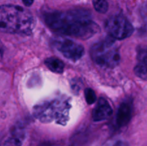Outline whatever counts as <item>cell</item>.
Wrapping results in <instances>:
<instances>
[{"mask_svg": "<svg viewBox=\"0 0 147 146\" xmlns=\"http://www.w3.org/2000/svg\"><path fill=\"white\" fill-rule=\"evenodd\" d=\"M44 20L53 31L76 38L88 39L100 29L90 13L83 9L46 12Z\"/></svg>", "mask_w": 147, "mask_h": 146, "instance_id": "cell-1", "label": "cell"}, {"mask_svg": "<svg viewBox=\"0 0 147 146\" xmlns=\"http://www.w3.org/2000/svg\"><path fill=\"white\" fill-rule=\"evenodd\" d=\"M1 31L9 34H28L32 32L34 19L32 14L20 6L5 4L0 9Z\"/></svg>", "mask_w": 147, "mask_h": 146, "instance_id": "cell-2", "label": "cell"}, {"mask_svg": "<svg viewBox=\"0 0 147 146\" xmlns=\"http://www.w3.org/2000/svg\"><path fill=\"white\" fill-rule=\"evenodd\" d=\"M70 99L60 96L36 104L33 107V115L42 123L55 122L57 124L65 125L70 117Z\"/></svg>", "mask_w": 147, "mask_h": 146, "instance_id": "cell-3", "label": "cell"}, {"mask_svg": "<svg viewBox=\"0 0 147 146\" xmlns=\"http://www.w3.org/2000/svg\"><path fill=\"white\" fill-rule=\"evenodd\" d=\"M90 56L95 63L106 68H114L121 60L119 48L112 37L95 43L90 48Z\"/></svg>", "mask_w": 147, "mask_h": 146, "instance_id": "cell-4", "label": "cell"}, {"mask_svg": "<svg viewBox=\"0 0 147 146\" xmlns=\"http://www.w3.org/2000/svg\"><path fill=\"white\" fill-rule=\"evenodd\" d=\"M105 29L111 37L116 40H124L130 37L134 32L133 25L123 15L118 14L108 19Z\"/></svg>", "mask_w": 147, "mask_h": 146, "instance_id": "cell-5", "label": "cell"}, {"mask_svg": "<svg viewBox=\"0 0 147 146\" xmlns=\"http://www.w3.org/2000/svg\"><path fill=\"white\" fill-rule=\"evenodd\" d=\"M53 45L65 58L73 62L80 60L84 54L83 46L70 39L56 37L53 38Z\"/></svg>", "mask_w": 147, "mask_h": 146, "instance_id": "cell-6", "label": "cell"}, {"mask_svg": "<svg viewBox=\"0 0 147 146\" xmlns=\"http://www.w3.org/2000/svg\"><path fill=\"white\" fill-rule=\"evenodd\" d=\"M137 62L135 65V74L142 80H147V46L139 47L137 50Z\"/></svg>", "mask_w": 147, "mask_h": 146, "instance_id": "cell-7", "label": "cell"}, {"mask_svg": "<svg viewBox=\"0 0 147 146\" xmlns=\"http://www.w3.org/2000/svg\"><path fill=\"white\" fill-rule=\"evenodd\" d=\"M113 113V109L105 98L100 97L98 101L97 104L93 110V121L100 122L109 118Z\"/></svg>", "mask_w": 147, "mask_h": 146, "instance_id": "cell-8", "label": "cell"}, {"mask_svg": "<svg viewBox=\"0 0 147 146\" xmlns=\"http://www.w3.org/2000/svg\"><path fill=\"white\" fill-rule=\"evenodd\" d=\"M132 117L131 102H123L120 104L116 117V125L118 127H123L128 125Z\"/></svg>", "mask_w": 147, "mask_h": 146, "instance_id": "cell-9", "label": "cell"}, {"mask_svg": "<svg viewBox=\"0 0 147 146\" xmlns=\"http://www.w3.org/2000/svg\"><path fill=\"white\" fill-rule=\"evenodd\" d=\"M45 64L53 72L61 74L64 71V63L57 57H51L46 59L45 61Z\"/></svg>", "mask_w": 147, "mask_h": 146, "instance_id": "cell-10", "label": "cell"}, {"mask_svg": "<svg viewBox=\"0 0 147 146\" xmlns=\"http://www.w3.org/2000/svg\"><path fill=\"white\" fill-rule=\"evenodd\" d=\"M23 138L22 130L16 129L12 133V135L6 142V146H21L22 140Z\"/></svg>", "mask_w": 147, "mask_h": 146, "instance_id": "cell-11", "label": "cell"}, {"mask_svg": "<svg viewBox=\"0 0 147 146\" xmlns=\"http://www.w3.org/2000/svg\"><path fill=\"white\" fill-rule=\"evenodd\" d=\"M95 9L99 13L104 14L108 11L109 4L106 0H92Z\"/></svg>", "mask_w": 147, "mask_h": 146, "instance_id": "cell-12", "label": "cell"}, {"mask_svg": "<svg viewBox=\"0 0 147 146\" xmlns=\"http://www.w3.org/2000/svg\"><path fill=\"white\" fill-rule=\"evenodd\" d=\"M85 98L88 104H93L96 101V95L92 89L87 88L85 90Z\"/></svg>", "mask_w": 147, "mask_h": 146, "instance_id": "cell-13", "label": "cell"}, {"mask_svg": "<svg viewBox=\"0 0 147 146\" xmlns=\"http://www.w3.org/2000/svg\"><path fill=\"white\" fill-rule=\"evenodd\" d=\"M102 146H129V145L126 142L122 141V140H114L107 142Z\"/></svg>", "mask_w": 147, "mask_h": 146, "instance_id": "cell-14", "label": "cell"}, {"mask_svg": "<svg viewBox=\"0 0 147 146\" xmlns=\"http://www.w3.org/2000/svg\"><path fill=\"white\" fill-rule=\"evenodd\" d=\"M22 1L24 3V5L27 6V7H30L34 2V0H22Z\"/></svg>", "mask_w": 147, "mask_h": 146, "instance_id": "cell-15", "label": "cell"}, {"mask_svg": "<svg viewBox=\"0 0 147 146\" xmlns=\"http://www.w3.org/2000/svg\"><path fill=\"white\" fill-rule=\"evenodd\" d=\"M45 146H53V145H45Z\"/></svg>", "mask_w": 147, "mask_h": 146, "instance_id": "cell-16", "label": "cell"}]
</instances>
